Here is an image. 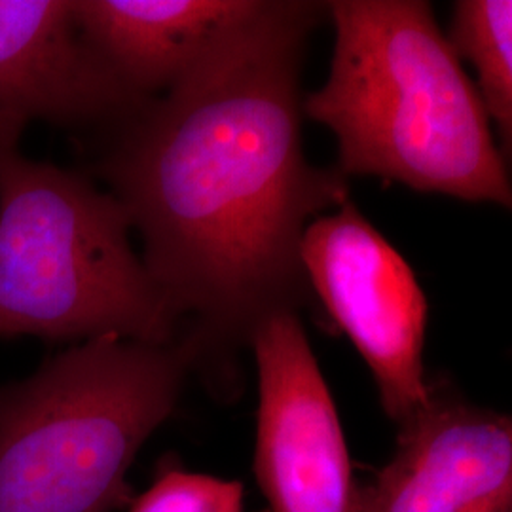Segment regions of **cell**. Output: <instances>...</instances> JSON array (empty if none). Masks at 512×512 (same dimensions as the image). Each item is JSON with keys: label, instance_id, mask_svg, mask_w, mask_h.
Wrapping results in <instances>:
<instances>
[{"label": "cell", "instance_id": "2", "mask_svg": "<svg viewBox=\"0 0 512 512\" xmlns=\"http://www.w3.org/2000/svg\"><path fill=\"white\" fill-rule=\"evenodd\" d=\"M327 14L329 78L302 112L336 135V171L511 209L505 156L431 4L334 0Z\"/></svg>", "mask_w": 512, "mask_h": 512}, {"label": "cell", "instance_id": "9", "mask_svg": "<svg viewBox=\"0 0 512 512\" xmlns=\"http://www.w3.org/2000/svg\"><path fill=\"white\" fill-rule=\"evenodd\" d=\"M262 0H74L82 37L143 99L171 90Z\"/></svg>", "mask_w": 512, "mask_h": 512}, {"label": "cell", "instance_id": "5", "mask_svg": "<svg viewBox=\"0 0 512 512\" xmlns=\"http://www.w3.org/2000/svg\"><path fill=\"white\" fill-rule=\"evenodd\" d=\"M300 260L311 291L370 368L387 418L401 425L429 395V308L412 268L351 202L311 220Z\"/></svg>", "mask_w": 512, "mask_h": 512}, {"label": "cell", "instance_id": "7", "mask_svg": "<svg viewBox=\"0 0 512 512\" xmlns=\"http://www.w3.org/2000/svg\"><path fill=\"white\" fill-rule=\"evenodd\" d=\"M353 512H512L511 416L429 382L393 458L355 482Z\"/></svg>", "mask_w": 512, "mask_h": 512}, {"label": "cell", "instance_id": "4", "mask_svg": "<svg viewBox=\"0 0 512 512\" xmlns=\"http://www.w3.org/2000/svg\"><path fill=\"white\" fill-rule=\"evenodd\" d=\"M120 202L69 169L0 147V336L179 340Z\"/></svg>", "mask_w": 512, "mask_h": 512}, {"label": "cell", "instance_id": "10", "mask_svg": "<svg viewBox=\"0 0 512 512\" xmlns=\"http://www.w3.org/2000/svg\"><path fill=\"white\" fill-rule=\"evenodd\" d=\"M448 40L456 55L475 67L476 92L507 160L512 147L511 0L456 2Z\"/></svg>", "mask_w": 512, "mask_h": 512}, {"label": "cell", "instance_id": "1", "mask_svg": "<svg viewBox=\"0 0 512 512\" xmlns=\"http://www.w3.org/2000/svg\"><path fill=\"white\" fill-rule=\"evenodd\" d=\"M327 4L262 0L164 95L110 128L99 175L143 239V264L196 368L251 344L306 302L300 243L349 202L336 167L302 147L300 69Z\"/></svg>", "mask_w": 512, "mask_h": 512}, {"label": "cell", "instance_id": "8", "mask_svg": "<svg viewBox=\"0 0 512 512\" xmlns=\"http://www.w3.org/2000/svg\"><path fill=\"white\" fill-rule=\"evenodd\" d=\"M147 101L82 37L74 0H0V145L29 122L114 128Z\"/></svg>", "mask_w": 512, "mask_h": 512}, {"label": "cell", "instance_id": "3", "mask_svg": "<svg viewBox=\"0 0 512 512\" xmlns=\"http://www.w3.org/2000/svg\"><path fill=\"white\" fill-rule=\"evenodd\" d=\"M196 353L179 338L71 344L0 384V512H118L128 473L175 410Z\"/></svg>", "mask_w": 512, "mask_h": 512}, {"label": "cell", "instance_id": "11", "mask_svg": "<svg viewBox=\"0 0 512 512\" xmlns=\"http://www.w3.org/2000/svg\"><path fill=\"white\" fill-rule=\"evenodd\" d=\"M128 512H243V486L162 465L148 490L131 499Z\"/></svg>", "mask_w": 512, "mask_h": 512}, {"label": "cell", "instance_id": "6", "mask_svg": "<svg viewBox=\"0 0 512 512\" xmlns=\"http://www.w3.org/2000/svg\"><path fill=\"white\" fill-rule=\"evenodd\" d=\"M258 372L255 475L272 512H353L355 478L329 385L294 311L251 344Z\"/></svg>", "mask_w": 512, "mask_h": 512}]
</instances>
